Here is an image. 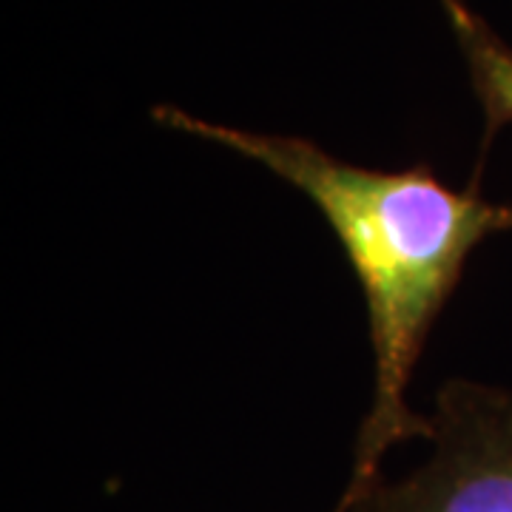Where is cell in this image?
Masks as SVG:
<instances>
[{
  "mask_svg": "<svg viewBox=\"0 0 512 512\" xmlns=\"http://www.w3.org/2000/svg\"><path fill=\"white\" fill-rule=\"evenodd\" d=\"M433 453L336 512H512V396L450 384L430 416Z\"/></svg>",
  "mask_w": 512,
  "mask_h": 512,
  "instance_id": "7a4b0ae2",
  "label": "cell"
},
{
  "mask_svg": "<svg viewBox=\"0 0 512 512\" xmlns=\"http://www.w3.org/2000/svg\"><path fill=\"white\" fill-rule=\"evenodd\" d=\"M473 77L490 131L512 123V49L464 0H441Z\"/></svg>",
  "mask_w": 512,
  "mask_h": 512,
  "instance_id": "3957f363",
  "label": "cell"
},
{
  "mask_svg": "<svg viewBox=\"0 0 512 512\" xmlns=\"http://www.w3.org/2000/svg\"><path fill=\"white\" fill-rule=\"evenodd\" d=\"M151 120L268 168L311 197L345 245L365 291L376 359L373 407L336 510L350 507L382 478L384 456L396 444L430 439V419L407 404L413 367L470 254L478 242L510 231L512 208L456 191L427 168H362L311 140L222 126L171 103L151 111Z\"/></svg>",
  "mask_w": 512,
  "mask_h": 512,
  "instance_id": "6da1fadb",
  "label": "cell"
}]
</instances>
